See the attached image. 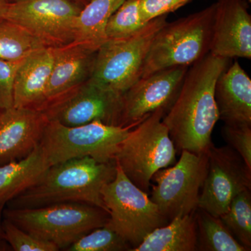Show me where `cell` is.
<instances>
[{"label": "cell", "instance_id": "6da1fadb", "mask_svg": "<svg viewBox=\"0 0 251 251\" xmlns=\"http://www.w3.org/2000/svg\"><path fill=\"white\" fill-rule=\"evenodd\" d=\"M229 63V59L209 52L188 68L177 97L162 119L179 151L207 152L219 120L216 82Z\"/></svg>", "mask_w": 251, "mask_h": 251}, {"label": "cell", "instance_id": "7a4b0ae2", "mask_svg": "<svg viewBox=\"0 0 251 251\" xmlns=\"http://www.w3.org/2000/svg\"><path fill=\"white\" fill-rule=\"evenodd\" d=\"M116 162L100 163L91 157L74 158L50 167L42 179L9 201L7 207L30 209L62 202H82L108 213L102 188L115 179Z\"/></svg>", "mask_w": 251, "mask_h": 251}, {"label": "cell", "instance_id": "3957f363", "mask_svg": "<svg viewBox=\"0 0 251 251\" xmlns=\"http://www.w3.org/2000/svg\"><path fill=\"white\" fill-rule=\"evenodd\" d=\"M3 217L38 239L67 250L79 238L109 219L106 211L82 202H62L30 209L6 207Z\"/></svg>", "mask_w": 251, "mask_h": 251}, {"label": "cell", "instance_id": "277c9868", "mask_svg": "<svg viewBox=\"0 0 251 251\" xmlns=\"http://www.w3.org/2000/svg\"><path fill=\"white\" fill-rule=\"evenodd\" d=\"M216 4L167 23L158 31L144 64L141 77L175 67H191L210 52Z\"/></svg>", "mask_w": 251, "mask_h": 251}, {"label": "cell", "instance_id": "5b68a950", "mask_svg": "<svg viewBox=\"0 0 251 251\" xmlns=\"http://www.w3.org/2000/svg\"><path fill=\"white\" fill-rule=\"evenodd\" d=\"M159 109L132 128L119 146L115 162L138 188L148 193L153 175L176 163V149Z\"/></svg>", "mask_w": 251, "mask_h": 251}, {"label": "cell", "instance_id": "8992f818", "mask_svg": "<svg viewBox=\"0 0 251 251\" xmlns=\"http://www.w3.org/2000/svg\"><path fill=\"white\" fill-rule=\"evenodd\" d=\"M135 126H118L99 121L67 126L49 121L39 145L50 166L86 156L100 163H110L115 161L119 146Z\"/></svg>", "mask_w": 251, "mask_h": 251}, {"label": "cell", "instance_id": "52a82bcc", "mask_svg": "<svg viewBox=\"0 0 251 251\" xmlns=\"http://www.w3.org/2000/svg\"><path fill=\"white\" fill-rule=\"evenodd\" d=\"M116 165L115 179L102 188V197L109 212L105 226L134 249L153 230L169 221L148 193L133 184Z\"/></svg>", "mask_w": 251, "mask_h": 251}, {"label": "cell", "instance_id": "ba28073f", "mask_svg": "<svg viewBox=\"0 0 251 251\" xmlns=\"http://www.w3.org/2000/svg\"><path fill=\"white\" fill-rule=\"evenodd\" d=\"M167 18L165 15L149 21L128 37L106 40L96 52L90 78L123 94L141 78L153 39L168 23Z\"/></svg>", "mask_w": 251, "mask_h": 251}, {"label": "cell", "instance_id": "9c48e42d", "mask_svg": "<svg viewBox=\"0 0 251 251\" xmlns=\"http://www.w3.org/2000/svg\"><path fill=\"white\" fill-rule=\"evenodd\" d=\"M207 163V152L197 154L183 150L174 166L153 175L150 198L169 222L197 210Z\"/></svg>", "mask_w": 251, "mask_h": 251}, {"label": "cell", "instance_id": "30bf717a", "mask_svg": "<svg viewBox=\"0 0 251 251\" xmlns=\"http://www.w3.org/2000/svg\"><path fill=\"white\" fill-rule=\"evenodd\" d=\"M82 6L72 0H11L1 19L21 26L48 47L74 42Z\"/></svg>", "mask_w": 251, "mask_h": 251}, {"label": "cell", "instance_id": "8fae6325", "mask_svg": "<svg viewBox=\"0 0 251 251\" xmlns=\"http://www.w3.org/2000/svg\"><path fill=\"white\" fill-rule=\"evenodd\" d=\"M207 156V171L198 208L220 217L227 211L236 196L251 189V170L228 145L217 148L211 144Z\"/></svg>", "mask_w": 251, "mask_h": 251}, {"label": "cell", "instance_id": "7c38bea8", "mask_svg": "<svg viewBox=\"0 0 251 251\" xmlns=\"http://www.w3.org/2000/svg\"><path fill=\"white\" fill-rule=\"evenodd\" d=\"M122 97V94L90 78L43 111L49 121L67 126L94 121L121 126Z\"/></svg>", "mask_w": 251, "mask_h": 251}, {"label": "cell", "instance_id": "4fadbf2b", "mask_svg": "<svg viewBox=\"0 0 251 251\" xmlns=\"http://www.w3.org/2000/svg\"><path fill=\"white\" fill-rule=\"evenodd\" d=\"M189 67L163 69L141 77L122 94L120 126L138 125L159 109L168 111Z\"/></svg>", "mask_w": 251, "mask_h": 251}, {"label": "cell", "instance_id": "5bb4252c", "mask_svg": "<svg viewBox=\"0 0 251 251\" xmlns=\"http://www.w3.org/2000/svg\"><path fill=\"white\" fill-rule=\"evenodd\" d=\"M210 53L219 57L251 58V16L247 0H218Z\"/></svg>", "mask_w": 251, "mask_h": 251}, {"label": "cell", "instance_id": "9a60e30c", "mask_svg": "<svg viewBox=\"0 0 251 251\" xmlns=\"http://www.w3.org/2000/svg\"><path fill=\"white\" fill-rule=\"evenodd\" d=\"M36 109L11 108L0 111V165L28 156L39 145L49 123Z\"/></svg>", "mask_w": 251, "mask_h": 251}, {"label": "cell", "instance_id": "2e32d148", "mask_svg": "<svg viewBox=\"0 0 251 251\" xmlns=\"http://www.w3.org/2000/svg\"><path fill=\"white\" fill-rule=\"evenodd\" d=\"M96 52L75 41L55 48L53 66L46 90V107L90 78Z\"/></svg>", "mask_w": 251, "mask_h": 251}, {"label": "cell", "instance_id": "e0dca14e", "mask_svg": "<svg viewBox=\"0 0 251 251\" xmlns=\"http://www.w3.org/2000/svg\"><path fill=\"white\" fill-rule=\"evenodd\" d=\"M55 48L44 46L23 59L16 72L14 107L44 110L46 90L53 66Z\"/></svg>", "mask_w": 251, "mask_h": 251}, {"label": "cell", "instance_id": "ac0fdd59", "mask_svg": "<svg viewBox=\"0 0 251 251\" xmlns=\"http://www.w3.org/2000/svg\"><path fill=\"white\" fill-rule=\"evenodd\" d=\"M214 96L219 120L225 124L251 125V80L237 61L218 78Z\"/></svg>", "mask_w": 251, "mask_h": 251}, {"label": "cell", "instance_id": "d6986e66", "mask_svg": "<svg viewBox=\"0 0 251 251\" xmlns=\"http://www.w3.org/2000/svg\"><path fill=\"white\" fill-rule=\"evenodd\" d=\"M50 167L39 145L23 159L0 165V204H7L37 184Z\"/></svg>", "mask_w": 251, "mask_h": 251}, {"label": "cell", "instance_id": "ffe728a7", "mask_svg": "<svg viewBox=\"0 0 251 251\" xmlns=\"http://www.w3.org/2000/svg\"><path fill=\"white\" fill-rule=\"evenodd\" d=\"M197 225L195 212L177 216L153 230L130 251H197Z\"/></svg>", "mask_w": 251, "mask_h": 251}, {"label": "cell", "instance_id": "44dd1931", "mask_svg": "<svg viewBox=\"0 0 251 251\" xmlns=\"http://www.w3.org/2000/svg\"><path fill=\"white\" fill-rule=\"evenodd\" d=\"M126 0H92L81 10L75 25V42L97 52L106 41L105 29L109 18Z\"/></svg>", "mask_w": 251, "mask_h": 251}, {"label": "cell", "instance_id": "7402d4cb", "mask_svg": "<svg viewBox=\"0 0 251 251\" xmlns=\"http://www.w3.org/2000/svg\"><path fill=\"white\" fill-rule=\"evenodd\" d=\"M197 225V251H247L229 232L220 217L198 208L195 211Z\"/></svg>", "mask_w": 251, "mask_h": 251}, {"label": "cell", "instance_id": "603a6c76", "mask_svg": "<svg viewBox=\"0 0 251 251\" xmlns=\"http://www.w3.org/2000/svg\"><path fill=\"white\" fill-rule=\"evenodd\" d=\"M45 46L21 26L0 19V59L22 60L31 52Z\"/></svg>", "mask_w": 251, "mask_h": 251}, {"label": "cell", "instance_id": "cb8c5ba5", "mask_svg": "<svg viewBox=\"0 0 251 251\" xmlns=\"http://www.w3.org/2000/svg\"><path fill=\"white\" fill-rule=\"evenodd\" d=\"M225 226L248 251L251 250V193L243 191L234 198L228 209L220 216Z\"/></svg>", "mask_w": 251, "mask_h": 251}, {"label": "cell", "instance_id": "d4e9b609", "mask_svg": "<svg viewBox=\"0 0 251 251\" xmlns=\"http://www.w3.org/2000/svg\"><path fill=\"white\" fill-rule=\"evenodd\" d=\"M140 11L139 0H126L109 18L105 25L106 40L128 37L147 24Z\"/></svg>", "mask_w": 251, "mask_h": 251}, {"label": "cell", "instance_id": "484cf974", "mask_svg": "<svg viewBox=\"0 0 251 251\" xmlns=\"http://www.w3.org/2000/svg\"><path fill=\"white\" fill-rule=\"evenodd\" d=\"M131 246L117 232L106 226L98 227L85 234L67 251H130Z\"/></svg>", "mask_w": 251, "mask_h": 251}, {"label": "cell", "instance_id": "4316f807", "mask_svg": "<svg viewBox=\"0 0 251 251\" xmlns=\"http://www.w3.org/2000/svg\"><path fill=\"white\" fill-rule=\"evenodd\" d=\"M3 239L15 251H57L52 243L38 239L3 217Z\"/></svg>", "mask_w": 251, "mask_h": 251}, {"label": "cell", "instance_id": "83f0119b", "mask_svg": "<svg viewBox=\"0 0 251 251\" xmlns=\"http://www.w3.org/2000/svg\"><path fill=\"white\" fill-rule=\"evenodd\" d=\"M222 135L228 146L240 155L251 170V125L225 124Z\"/></svg>", "mask_w": 251, "mask_h": 251}, {"label": "cell", "instance_id": "f1b7e54d", "mask_svg": "<svg viewBox=\"0 0 251 251\" xmlns=\"http://www.w3.org/2000/svg\"><path fill=\"white\" fill-rule=\"evenodd\" d=\"M22 60L0 59V111L14 106L15 77Z\"/></svg>", "mask_w": 251, "mask_h": 251}, {"label": "cell", "instance_id": "f546056e", "mask_svg": "<svg viewBox=\"0 0 251 251\" xmlns=\"http://www.w3.org/2000/svg\"><path fill=\"white\" fill-rule=\"evenodd\" d=\"M193 0H139L140 9L145 22L168 15Z\"/></svg>", "mask_w": 251, "mask_h": 251}, {"label": "cell", "instance_id": "4dcf8cb0", "mask_svg": "<svg viewBox=\"0 0 251 251\" xmlns=\"http://www.w3.org/2000/svg\"><path fill=\"white\" fill-rule=\"evenodd\" d=\"M6 204H0V242H1L3 239V232H2V221H3V211Z\"/></svg>", "mask_w": 251, "mask_h": 251}, {"label": "cell", "instance_id": "1f68e13d", "mask_svg": "<svg viewBox=\"0 0 251 251\" xmlns=\"http://www.w3.org/2000/svg\"><path fill=\"white\" fill-rule=\"evenodd\" d=\"M11 0H0V19H1L2 15L4 14V10L7 6L8 3Z\"/></svg>", "mask_w": 251, "mask_h": 251}, {"label": "cell", "instance_id": "d6a6232c", "mask_svg": "<svg viewBox=\"0 0 251 251\" xmlns=\"http://www.w3.org/2000/svg\"><path fill=\"white\" fill-rule=\"evenodd\" d=\"M72 1L77 3V4L80 5L81 6L84 7L86 4H88L92 0H72Z\"/></svg>", "mask_w": 251, "mask_h": 251}, {"label": "cell", "instance_id": "836d02e7", "mask_svg": "<svg viewBox=\"0 0 251 251\" xmlns=\"http://www.w3.org/2000/svg\"><path fill=\"white\" fill-rule=\"evenodd\" d=\"M248 2L251 3V0H247Z\"/></svg>", "mask_w": 251, "mask_h": 251}]
</instances>
